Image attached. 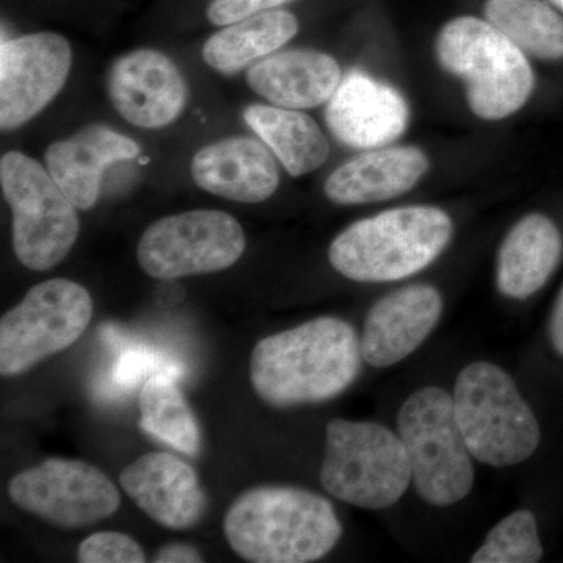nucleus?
I'll return each instance as SVG.
<instances>
[{
  "label": "nucleus",
  "mask_w": 563,
  "mask_h": 563,
  "mask_svg": "<svg viewBox=\"0 0 563 563\" xmlns=\"http://www.w3.org/2000/svg\"><path fill=\"white\" fill-rule=\"evenodd\" d=\"M361 336L350 322L320 317L265 336L251 355V384L269 406L331 401L362 373Z\"/></svg>",
  "instance_id": "1"
},
{
  "label": "nucleus",
  "mask_w": 563,
  "mask_h": 563,
  "mask_svg": "<svg viewBox=\"0 0 563 563\" xmlns=\"http://www.w3.org/2000/svg\"><path fill=\"white\" fill-rule=\"evenodd\" d=\"M224 533L240 558L252 563H310L325 558L343 536L331 501L287 485L252 488L233 501Z\"/></svg>",
  "instance_id": "2"
},
{
  "label": "nucleus",
  "mask_w": 563,
  "mask_h": 563,
  "mask_svg": "<svg viewBox=\"0 0 563 563\" xmlns=\"http://www.w3.org/2000/svg\"><path fill=\"white\" fill-rule=\"evenodd\" d=\"M453 232L450 214L437 207L391 209L344 229L329 247V262L351 280H402L435 262Z\"/></svg>",
  "instance_id": "3"
},
{
  "label": "nucleus",
  "mask_w": 563,
  "mask_h": 563,
  "mask_svg": "<svg viewBox=\"0 0 563 563\" xmlns=\"http://www.w3.org/2000/svg\"><path fill=\"white\" fill-rule=\"evenodd\" d=\"M437 58L463 80L466 101L477 118L499 121L528 102L533 73L526 54L488 21L461 16L437 36Z\"/></svg>",
  "instance_id": "4"
},
{
  "label": "nucleus",
  "mask_w": 563,
  "mask_h": 563,
  "mask_svg": "<svg viewBox=\"0 0 563 563\" xmlns=\"http://www.w3.org/2000/svg\"><path fill=\"white\" fill-rule=\"evenodd\" d=\"M320 483L339 501L384 510L409 490L412 466L398 432L379 422L336 418L325 428Z\"/></svg>",
  "instance_id": "5"
},
{
  "label": "nucleus",
  "mask_w": 563,
  "mask_h": 563,
  "mask_svg": "<svg viewBox=\"0 0 563 563\" xmlns=\"http://www.w3.org/2000/svg\"><path fill=\"white\" fill-rule=\"evenodd\" d=\"M453 401L466 446L476 461L506 468L539 448V421L517 384L499 366L474 362L459 373Z\"/></svg>",
  "instance_id": "6"
},
{
  "label": "nucleus",
  "mask_w": 563,
  "mask_h": 563,
  "mask_svg": "<svg viewBox=\"0 0 563 563\" xmlns=\"http://www.w3.org/2000/svg\"><path fill=\"white\" fill-rule=\"evenodd\" d=\"M398 433L409 454L415 490L426 503L448 507L470 495L473 455L459 428L451 393L439 387L412 393L399 410Z\"/></svg>",
  "instance_id": "7"
},
{
  "label": "nucleus",
  "mask_w": 563,
  "mask_h": 563,
  "mask_svg": "<svg viewBox=\"0 0 563 563\" xmlns=\"http://www.w3.org/2000/svg\"><path fill=\"white\" fill-rule=\"evenodd\" d=\"M3 198L13 211V247L32 272H47L69 254L79 236L77 207L49 169L22 152L0 161Z\"/></svg>",
  "instance_id": "8"
},
{
  "label": "nucleus",
  "mask_w": 563,
  "mask_h": 563,
  "mask_svg": "<svg viewBox=\"0 0 563 563\" xmlns=\"http://www.w3.org/2000/svg\"><path fill=\"white\" fill-rule=\"evenodd\" d=\"M91 318V295L77 282L51 279L35 285L0 320V373L18 376L68 350Z\"/></svg>",
  "instance_id": "9"
},
{
  "label": "nucleus",
  "mask_w": 563,
  "mask_h": 563,
  "mask_svg": "<svg viewBox=\"0 0 563 563\" xmlns=\"http://www.w3.org/2000/svg\"><path fill=\"white\" fill-rule=\"evenodd\" d=\"M242 224L220 210H191L155 221L141 235V269L154 279L224 272L242 258Z\"/></svg>",
  "instance_id": "10"
},
{
  "label": "nucleus",
  "mask_w": 563,
  "mask_h": 563,
  "mask_svg": "<svg viewBox=\"0 0 563 563\" xmlns=\"http://www.w3.org/2000/svg\"><path fill=\"white\" fill-rule=\"evenodd\" d=\"M14 506L63 529L99 523L120 509L121 496L109 477L81 461L47 459L11 477Z\"/></svg>",
  "instance_id": "11"
},
{
  "label": "nucleus",
  "mask_w": 563,
  "mask_h": 563,
  "mask_svg": "<svg viewBox=\"0 0 563 563\" xmlns=\"http://www.w3.org/2000/svg\"><path fill=\"white\" fill-rule=\"evenodd\" d=\"M68 40L51 32L3 41L0 47V128L13 131L33 120L68 80Z\"/></svg>",
  "instance_id": "12"
},
{
  "label": "nucleus",
  "mask_w": 563,
  "mask_h": 563,
  "mask_svg": "<svg viewBox=\"0 0 563 563\" xmlns=\"http://www.w3.org/2000/svg\"><path fill=\"white\" fill-rule=\"evenodd\" d=\"M107 85L114 110L136 128H166L187 106L184 74L158 51L139 49L122 55L111 66Z\"/></svg>",
  "instance_id": "13"
},
{
  "label": "nucleus",
  "mask_w": 563,
  "mask_h": 563,
  "mask_svg": "<svg viewBox=\"0 0 563 563\" xmlns=\"http://www.w3.org/2000/svg\"><path fill=\"white\" fill-rule=\"evenodd\" d=\"M409 114L401 92L354 69L329 99L325 122L344 146L380 150L406 132Z\"/></svg>",
  "instance_id": "14"
},
{
  "label": "nucleus",
  "mask_w": 563,
  "mask_h": 563,
  "mask_svg": "<svg viewBox=\"0 0 563 563\" xmlns=\"http://www.w3.org/2000/svg\"><path fill=\"white\" fill-rule=\"evenodd\" d=\"M442 313V295L432 285H407L384 296L369 309L363 324V361L374 368L402 362L431 335Z\"/></svg>",
  "instance_id": "15"
},
{
  "label": "nucleus",
  "mask_w": 563,
  "mask_h": 563,
  "mask_svg": "<svg viewBox=\"0 0 563 563\" xmlns=\"http://www.w3.org/2000/svg\"><path fill=\"white\" fill-rule=\"evenodd\" d=\"M122 490L165 528L190 529L206 514L207 499L191 465L169 453H147L122 470Z\"/></svg>",
  "instance_id": "16"
},
{
  "label": "nucleus",
  "mask_w": 563,
  "mask_h": 563,
  "mask_svg": "<svg viewBox=\"0 0 563 563\" xmlns=\"http://www.w3.org/2000/svg\"><path fill=\"white\" fill-rule=\"evenodd\" d=\"M191 176L203 191L242 203L266 201L280 181L272 150L250 136H231L203 146L192 157Z\"/></svg>",
  "instance_id": "17"
},
{
  "label": "nucleus",
  "mask_w": 563,
  "mask_h": 563,
  "mask_svg": "<svg viewBox=\"0 0 563 563\" xmlns=\"http://www.w3.org/2000/svg\"><path fill=\"white\" fill-rule=\"evenodd\" d=\"M139 154L135 141L103 125H90L51 144L46 168L77 209L90 210L98 202L103 173Z\"/></svg>",
  "instance_id": "18"
},
{
  "label": "nucleus",
  "mask_w": 563,
  "mask_h": 563,
  "mask_svg": "<svg viewBox=\"0 0 563 563\" xmlns=\"http://www.w3.org/2000/svg\"><path fill=\"white\" fill-rule=\"evenodd\" d=\"M246 81L252 91L274 106L307 110L329 102L342 81V69L324 52L285 51L254 63Z\"/></svg>",
  "instance_id": "19"
},
{
  "label": "nucleus",
  "mask_w": 563,
  "mask_h": 563,
  "mask_svg": "<svg viewBox=\"0 0 563 563\" xmlns=\"http://www.w3.org/2000/svg\"><path fill=\"white\" fill-rule=\"evenodd\" d=\"M428 169V157L418 147H380L336 168L324 192L339 206L390 201L412 190Z\"/></svg>",
  "instance_id": "20"
},
{
  "label": "nucleus",
  "mask_w": 563,
  "mask_h": 563,
  "mask_svg": "<svg viewBox=\"0 0 563 563\" xmlns=\"http://www.w3.org/2000/svg\"><path fill=\"white\" fill-rule=\"evenodd\" d=\"M563 252L561 232L550 218L532 213L517 222L499 247L496 285L517 301L542 290L558 268Z\"/></svg>",
  "instance_id": "21"
},
{
  "label": "nucleus",
  "mask_w": 563,
  "mask_h": 563,
  "mask_svg": "<svg viewBox=\"0 0 563 563\" xmlns=\"http://www.w3.org/2000/svg\"><path fill=\"white\" fill-rule=\"evenodd\" d=\"M299 31L298 20L285 10H269L225 25L203 44L207 65L222 76H235L252 63L269 57Z\"/></svg>",
  "instance_id": "22"
},
{
  "label": "nucleus",
  "mask_w": 563,
  "mask_h": 563,
  "mask_svg": "<svg viewBox=\"0 0 563 563\" xmlns=\"http://www.w3.org/2000/svg\"><path fill=\"white\" fill-rule=\"evenodd\" d=\"M243 118L292 177L314 172L329 158L331 147L320 125L301 111L250 106Z\"/></svg>",
  "instance_id": "23"
},
{
  "label": "nucleus",
  "mask_w": 563,
  "mask_h": 563,
  "mask_svg": "<svg viewBox=\"0 0 563 563\" xmlns=\"http://www.w3.org/2000/svg\"><path fill=\"white\" fill-rule=\"evenodd\" d=\"M485 18L525 54L540 60L563 57V20L542 0H487Z\"/></svg>",
  "instance_id": "24"
},
{
  "label": "nucleus",
  "mask_w": 563,
  "mask_h": 563,
  "mask_svg": "<svg viewBox=\"0 0 563 563\" xmlns=\"http://www.w3.org/2000/svg\"><path fill=\"white\" fill-rule=\"evenodd\" d=\"M140 426L173 450L195 457L201 448V432L179 385L169 374H155L140 395Z\"/></svg>",
  "instance_id": "25"
},
{
  "label": "nucleus",
  "mask_w": 563,
  "mask_h": 563,
  "mask_svg": "<svg viewBox=\"0 0 563 563\" xmlns=\"http://www.w3.org/2000/svg\"><path fill=\"white\" fill-rule=\"evenodd\" d=\"M536 515L531 510H515L503 518L485 537L473 563H537L542 561Z\"/></svg>",
  "instance_id": "26"
},
{
  "label": "nucleus",
  "mask_w": 563,
  "mask_h": 563,
  "mask_svg": "<svg viewBox=\"0 0 563 563\" xmlns=\"http://www.w3.org/2000/svg\"><path fill=\"white\" fill-rule=\"evenodd\" d=\"M77 561L81 563H143L146 554L128 533L96 532L80 543Z\"/></svg>",
  "instance_id": "27"
},
{
  "label": "nucleus",
  "mask_w": 563,
  "mask_h": 563,
  "mask_svg": "<svg viewBox=\"0 0 563 563\" xmlns=\"http://www.w3.org/2000/svg\"><path fill=\"white\" fill-rule=\"evenodd\" d=\"M290 2L295 0H213L207 10V18L211 24L229 25Z\"/></svg>",
  "instance_id": "28"
},
{
  "label": "nucleus",
  "mask_w": 563,
  "mask_h": 563,
  "mask_svg": "<svg viewBox=\"0 0 563 563\" xmlns=\"http://www.w3.org/2000/svg\"><path fill=\"white\" fill-rule=\"evenodd\" d=\"M152 562L155 563H201L202 554L195 547L187 543L165 544L155 553Z\"/></svg>",
  "instance_id": "29"
},
{
  "label": "nucleus",
  "mask_w": 563,
  "mask_h": 563,
  "mask_svg": "<svg viewBox=\"0 0 563 563\" xmlns=\"http://www.w3.org/2000/svg\"><path fill=\"white\" fill-rule=\"evenodd\" d=\"M550 339L555 352L563 357V287L551 313Z\"/></svg>",
  "instance_id": "30"
},
{
  "label": "nucleus",
  "mask_w": 563,
  "mask_h": 563,
  "mask_svg": "<svg viewBox=\"0 0 563 563\" xmlns=\"http://www.w3.org/2000/svg\"><path fill=\"white\" fill-rule=\"evenodd\" d=\"M553 2L563 10V0H553Z\"/></svg>",
  "instance_id": "31"
}]
</instances>
